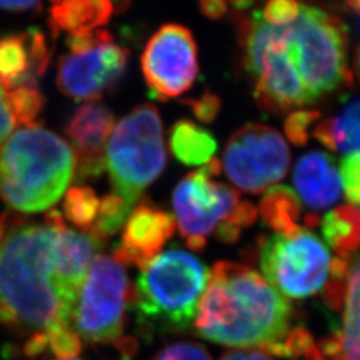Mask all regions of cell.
Masks as SVG:
<instances>
[{"label":"cell","instance_id":"1","mask_svg":"<svg viewBox=\"0 0 360 360\" xmlns=\"http://www.w3.org/2000/svg\"><path fill=\"white\" fill-rule=\"evenodd\" d=\"M0 242V324L15 334H44L71 326L79 292L67 283L59 257L58 230L4 217Z\"/></svg>","mask_w":360,"mask_h":360},{"label":"cell","instance_id":"2","mask_svg":"<svg viewBox=\"0 0 360 360\" xmlns=\"http://www.w3.org/2000/svg\"><path fill=\"white\" fill-rule=\"evenodd\" d=\"M291 306L259 272L240 263L218 262L200 299L195 328L221 346L263 348L290 330Z\"/></svg>","mask_w":360,"mask_h":360},{"label":"cell","instance_id":"3","mask_svg":"<svg viewBox=\"0 0 360 360\" xmlns=\"http://www.w3.org/2000/svg\"><path fill=\"white\" fill-rule=\"evenodd\" d=\"M75 175L72 148L40 124L20 127L0 147V198L22 214L60 200Z\"/></svg>","mask_w":360,"mask_h":360},{"label":"cell","instance_id":"4","mask_svg":"<svg viewBox=\"0 0 360 360\" xmlns=\"http://www.w3.org/2000/svg\"><path fill=\"white\" fill-rule=\"evenodd\" d=\"M210 281L206 264L172 247L148 263L132 287L131 309L144 334L179 333L190 327Z\"/></svg>","mask_w":360,"mask_h":360},{"label":"cell","instance_id":"5","mask_svg":"<svg viewBox=\"0 0 360 360\" xmlns=\"http://www.w3.org/2000/svg\"><path fill=\"white\" fill-rule=\"evenodd\" d=\"M221 163L212 159L179 181L172 195L180 236L191 250H202L207 238L235 243L242 231L255 223L257 210L240 199L232 187L215 181Z\"/></svg>","mask_w":360,"mask_h":360},{"label":"cell","instance_id":"6","mask_svg":"<svg viewBox=\"0 0 360 360\" xmlns=\"http://www.w3.org/2000/svg\"><path fill=\"white\" fill-rule=\"evenodd\" d=\"M281 40L312 103L347 86L348 35L339 16L312 4H300L295 20L279 27Z\"/></svg>","mask_w":360,"mask_h":360},{"label":"cell","instance_id":"7","mask_svg":"<svg viewBox=\"0 0 360 360\" xmlns=\"http://www.w3.org/2000/svg\"><path fill=\"white\" fill-rule=\"evenodd\" d=\"M166 165L160 114L153 104H141L122 117L107 143L105 167L114 193L135 207Z\"/></svg>","mask_w":360,"mask_h":360},{"label":"cell","instance_id":"8","mask_svg":"<svg viewBox=\"0 0 360 360\" xmlns=\"http://www.w3.org/2000/svg\"><path fill=\"white\" fill-rule=\"evenodd\" d=\"M132 285L123 264L114 257L96 255L72 309L71 327L84 342L116 345L124 333Z\"/></svg>","mask_w":360,"mask_h":360},{"label":"cell","instance_id":"9","mask_svg":"<svg viewBox=\"0 0 360 360\" xmlns=\"http://www.w3.org/2000/svg\"><path fill=\"white\" fill-rule=\"evenodd\" d=\"M264 279L281 295L306 299L326 290L333 275L334 257L328 247L309 231L271 235L260 245Z\"/></svg>","mask_w":360,"mask_h":360},{"label":"cell","instance_id":"10","mask_svg":"<svg viewBox=\"0 0 360 360\" xmlns=\"http://www.w3.org/2000/svg\"><path fill=\"white\" fill-rule=\"evenodd\" d=\"M290 160L288 146L276 129L250 123L230 136L221 168L235 187L257 195L283 179Z\"/></svg>","mask_w":360,"mask_h":360},{"label":"cell","instance_id":"11","mask_svg":"<svg viewBox=\"0 0 360 360\" xmlns=\"http://www.w3.org/2000/svg\"><path fill=\"white\" fill-rule=\"evenodd\" d=\"M129 56V50L115 43L110 31L98 28L90 46L59 59L58 89L77 102L96 101L124 77Z\"/></svg>","mask_w":360,"mask_h":360},{"label":"cell","instance_id":"12","mask_svg":"<svg viewBox=\"0 0 360 360\" xmlns=\"http://www.w3.org/2000/svg\"><path fill=\"white\" fill-rule=\"evenodd\" d=\"M143 77L155 99L178 98L193 87L198 74V46L187 27L169 23L148 39L142 58Z\"/></svg>","mask_w":360,"mask_h":360},{"label":"cell","instance_id":"13","mask_svg":"<svg viewBox=\"0 0 360 360\" xmlns=\"http://www.w3.org/2000/svg\"><path fill=\"white\" fill-rule=\"evenodd\" d=\"M114 124L112 112L99 103L77 107L67 120L65 132L75 156L74 179L77 181L95 179L103 174L107 139Z\"/></svg>","mask_w":360,"mask_h":360},{"label":"cell","instance_id":"14","mask_svg":"<svg viewBox=\"0 0 360 360\" xmlns=\"http://www.w3.org/2000/svg\"><path fill=\"white\" fill-rule=\"evenodd\" d=\"M123 227L122 239L114 248V259L123 266L142 270L172 238L176 221L174 215L144 199L134 207Z\"/></svg>","mask_w":360,"mask_h":360},{"label":"cell","instance_id":"15","mask_svg":"<svg viewBox=\"0 0 360 360\" xmlns=\"http://www.w3.org/2000/svg\"><path fill=\"white\" fill-rule=\"evenodd\" d=\"M52 50L47 37L38 28L0 38V87H38L44 77Z\"/></svg>","mask_w":360,"mask_h":360},{"label":"cell","instance_id":"16","mask_svg":"<svg viewBox=\"0 0 360 360\" xmlns=\"http://www.w3.org/2000/svg\"><path fill=\"white\" fill-rule=\"evenodd\" d=\"M294 184L306 206L323 210L333 206L340 198V176L334 159L326 153L314 151L303 155L294 169Z\"/></svg>","mask_w":360,"mask_h":360},{"label":"cell","instance_id":"17","mask_svg":"<svg viewBox=\"0 0 360 360\" xmlns=\"http://www.w3.org/2000/svg\"><path fill=\"white\" fill-rule=\"evenodd\" d=\"M343 303L342 327L319 348L326 359L360 360V257L349 260Z\"/></svg>","mask_w":360,"mask_h":360},{"label":"cell","instance_id":"18","mask_svg":"<svg viewBox=\"0 0 360 360\" xmlns=\"http://www.w3.org/2000/svg\"><path fill=\"white\" fill-rule=\"evenodd\" d=\"M112 13V0H60L52 4L49 27L53 38L62 32H90L108 23Z\"/></svg>","mask_w":360,"mask_h":360},{"label":"cell","instance_id":"19","mask_svg":"<svg viewBox=\"0 0 360 360\" xmlns=\"http://www.w3.org/2000/svg\"><path fill=\"white\" fill-rule=\"evenodd\" d=\"M169 148L184 166H205L218 150L215 136L191 120L180 119L169 131Z\"/></svg>","mask_w":360,"mask_h":360},{"label":"cell","instance_id":"20","mask_svg":"<svg viewBox=\"0 0 360 360\" xmlns=\"http://www.w3.org/2000/svg\"><path fill=\"white\" fill-rule=\"evenodd\" d=\"M257 215L279 235H294L304 230L300 224L302 203L287 186L270 188L259 203Z\"/></svg>","mask_w":360,"mask_h":360},{"label":"cell","instance_id":"21","mask_svg":"<svg viewBox=\"0 0 360 360\" xmlns=\"http://www.w3.org/2000/svg\"><path fill=\"white\" fill-rule=\"evenodd\" d=\"M314 138L333 151L360 150V99L348 104L339 115L322 120L314 129Z\"/></svg>","mask_w":360,"mask_h":360},{"label":"cell","instance_id":"22","mask_svg":"<svg viewBox=\"0 0 360 360\" xmlns=\"http://www.w3.org/2000/svg\"><path fill=\"white\" fill-rule=\"evenodd\" d=\"M324 240L336 257H352L360 248V211L354 206H339L322 220Z\"/></svg>","mask_w":360,"mask_h":360},{"label":"cell","instance_id":"23","mask_svg":"<svg viewBox=\"0 0 360 360\" xmlns=\"http://www.w3.org/2000/svg\"><path fill=\"white\" fill-rule=\"evenodd\" d=\"M101 200L89 186H77L65 195V218L83 232H89L98 218Z\"/></svg>","mask_w":360,"mask_h":360},{"label":"cell","instance_id":"24","mask_svg":"<svg viewBox=\"0 0 360 360\" xmlns=\"http://www.w3.org/2000/svg\"><path fill=\"white\" fill-rule=\"evenodd\" d=\"M134 206L129 205L123 198L115 193L105 195L101 200L98 218L89 233L101 242H104L107 238L115 235L124 226Z\"/></svg>","mask_w":360,"mask_h":360},{"label":"cell","instance_id":"25","mask_svg":"<svg viewBox=\"0 0 360 360\" xmlns=\"http://www.w3.org/2000/svg\"><path fill=\"white\" fill-rule=\"evenodd\" d=\"M13 115L19 127L37 124V119L44 107V96L38 87H18L8 91Z\"/></svg>","mask_w":360,"mask_h":360},{"label":"cell","instance_id":"26","mask_svg":"<svg viewBox=\"0 0 360 360\" xmlns=\"http://www.w3.org/2000/svg\"><path fill=\"white\" fill-rule=\"evenodd\" d=\"M44 334L49 348L59 359H75L82 352V339L71 326H58Z\"/></svg>","mask_w":360,"mask_h":360},{"label":"cell","instance_id":"27","mask_svg":"<svg viewBox=\"0 0 360 360\" xmlns=\"http://www.w3.org/2000/svg\"><path fill=\"white\" fill-rule=\"evenodd\" d=\"M321 112L316 110H296L291 112L284 123L288 141L297 147L306 146L309 139V131L321 120Z\"/></svg>","mask_w":360,"mask_h":360},{"label":"cell","instance_id":"28","mask_svg":"<svg viewBox=\"0 0 360 360\" xmlns=\"http://www.w3.org/2000/svg\"><path fill=\"white\" fill-rule=\"evenodd\" d=\"M300 11L297 0H269L260 13L262 19L274 27L291 25Z\"/></svg>","mask_w":360,"mask_h":360},{"label":"cell","instance_id":"29","mask_svg":"<svg viewBox=\"0 0 360 360\" xmlns=\"http://www.w3.org/2000/svg\"><path fill=\"white\" fill-rule=\"evenodd\" d=\"M340 174L348 202L360 206V153L342 159Z\"/></svg>","mask_w":360,"mask_h":360},{"label":"cell","instance_id":"30","mask_svg":"<svg viewBox=\"0 0 360 360\" xmlns=\"http://www.w3.org/2000/svg\"><path fill=\"white\" fill-rule=\"evenodd\" d=\"M150 360H212L203 346L193 342H179L160 349Z\"/></svg>","mask_w":360,"mask_h":360},{"label":"cell","instance_id":"31","mask_svg":"<svg viewBox=\"0 0 360 360\" xmlns=\"http://www.w3.org/2000/svg\"><path fill=\"white\" fill-rule=\"evenodd\" d=\"M183 104L188 105L195 117L202 123H212L218 117L221 108L220 98L211 91H205L199 98L186 99Z\"/></svg>","mask_w":360,"mask_h":360},{"label":"cell","instance_id":"32","mask_svg":"<svg viewBox=\"0 0 360 360\" xmlns=\"http://www.w3.org/2000/svg\"><path fill=\"white\" fill-rule=\"evenodd\" d=\"M15 127L19 126L13 115L8 91L0 87V147L11 136V132Z\"/></svg>","mask_w":360,"mask_h":360},{"label":"cell","instance_id":"33","mask_svg":"<svg viewBox=\"0 0 360 360\" xmlns=\"http://www.w3.org/2000/svg\"><path fill=\"white\" fill-rule=\"evenodd\" d=\"M220 360H275V358L260 348H243L226 352Z\"/></svg>","mask_w":360,"mask_h":360},{"label":"cell","instance_id":"34","mask_svg":"<svg viewBox=\"0 0 360 360\" xmlns=\"http://www.w3.org/2000/svg\"><path fill=\"white\" fill-rule=\"evenodd\" d=\"M199 8L208 19L218 20L229 13V0H199Z\"/></svg>","mask_w":360,"mask_h":360},{"label":"cell","instance_id":"35","mask_svg":"<svg viewBox=\"0 0 360 360\" xmlns=\"http://www.w3.org/2000/svg\"><path fill=\"white\" fill-rule=\"evenodd\" d=\"M41 0H0V8L10 13H27L38 8Z\"/></svg>","mask_w":360,"mask_h":360},{"label":"cell","instance_id":"36","mask_svg":"<svg viewBox=\"0 0 360 360\" xmlns=\"http://www.w3.org/2000/svg\"><path fill=\"white\" fill-rule=\"evenodd\" d=\"M255 0H229V4L231 3L236 13H245Z\"/></svg>","mask_w":360,"mask_h":360},{"label":"cell","instance_id":"37","mask_svg":"<svg viewBox=\"0 0 360 360\" xmlns=\"http://www.w3.org/2000/svg\"><path fill=\"white\" fill-rule=\"evenodd\" d=\"M348 10L360 18V0H345Z\"/></svg>","mask_w":360,"mask_h":360},{"label":"cell","instance_id":"38","mask_svg":"<svg viewBox=\"0 0 360 360\" xmlns=\"http://www.w3.org/2000/svg\"><path fill=\"white\" fill-rule=\"evenodd\" d=\"M112 3H114V10L116 13H120L129 7L131 0H112Z\"/></svg>","mask_w":360,"mask_h":360},{"label":"cell","instance_id":"39","mask_svg":"<svg viewBox=\"0 0 360 360\" xmlns=\"http://www.w3.org/2000/svg\"><path fill=\"white\" fill-rule=\"evenodd\" d=\"M355 71H356V75H358L360 80V44L356 49V52H355Z\"/></svg>","mask_w":360,"mask_h":360},{"label":"cell","instance_id":"40","mask_svg":"<svg viewBox=\"0 0 360 360\" xmlns=\"http://www.w3.org/2000/svg\"><path fill=\"white\" fill-rule=\"evenodd\" d=\"M4 230H6V223H4V219L0 218V242H1V239H3V233H4Z\"/></svg>","mask_w":360,"mask_h":360},{"label":"cell","instance_id":"41","mask_svg":"<svg viewBox=\"0 0 360 360\" xmlns=\"http://www.w3.org/2000/svg\"><path fill=\"white\" fill-rule=\"evenodd\" d=\"M58 360H82V359H77V358H75V359H58Z\"/></svg>","mask_w":360,"mask_h":360}]
</instances>
